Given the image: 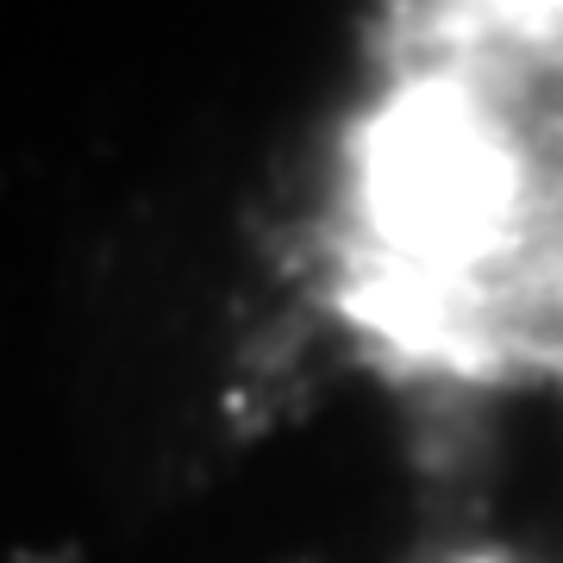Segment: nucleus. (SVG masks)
I'll list each match as a JSON object with an SVG mask.
<instances>
[{
  "instance_id": "1",
  "label": "nucleus",
  "mask_w": 563,
  "mask_h": 563,
  "mask_svg": "<svg viewBox=\"0 0 563 563\" xmlns=\"http://www.w3.org/2000/svg\"><path fill=\"white\" fill-rule=\"evenodd\" d=\"M313 276L376 383L563 420V0L376 13L325 132Z\"/></svg>"
},
{
  "instance_id": "2",
  "label": "nucleus",
  "mask_w": 563,
  "mask_h": 563,
  "mask_svg": "<svg viewBox=\"0 0 563 563\" xmlns=\"http://www.w3.org/2000/svg\"><path fill=\"white\" fill-rule=\"evenodd\" d=\"M407 563H539V558H526L520 544L507 539H444V544L413 551Z\"/></svg>"
}]
</instances>
